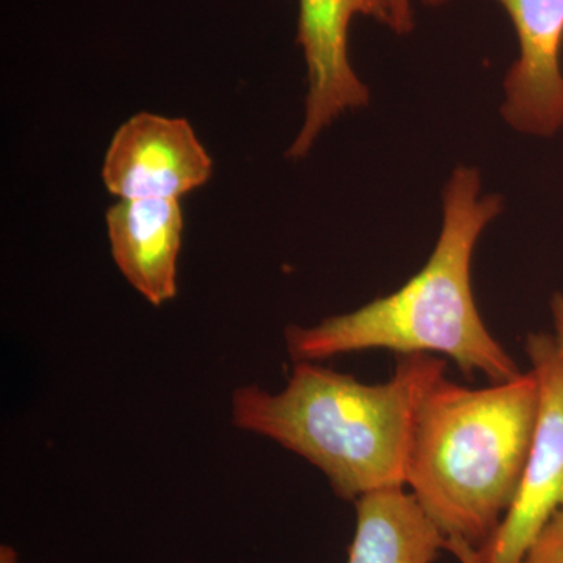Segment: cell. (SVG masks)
Listing matches in <instances>:
<instances>
[{"instance_id":"obj_1","label":"cell","mask_w":563,"mask_h":563,"mask_svg":"<svg viewBox=\"0 0 563 563\" xmlns=\"http://www.w3.org/2000/svg\"><path fill=\"white\" fill-rule=\"evenodd\" d=\"M446 372L432 354L399 355L387 383L368 385L317 362H295L280 393L244 385L232 393L235 428L312 463L344 501L406 487L415 420Z\"/></svg>"},{"instance_id":"obj_2","label":"cell","mask_w":563,"mask_h":563,"mask_svg":"<svg viewBox=\"0 0 563 563\" xmlns=\"http://www.w3.org/2000/svg\"><path fill=\"white\" fill-rule=\"evenodd\" d=\"M498 195H481V174L459 166L443 190L439 242L420 273L399 290L320 324L288 325L285 343L295 362H318L350 352L448 355L466 376L492 384L514 379L517 363L488 332L474 301V247L499 213Z\"/></svg>"},{"instance_id":"obj_3","label":"cell","mask_w":563,"mask_h":563,"mask_svg":"<svg viewBox=\"0 0 563 563\" xmlns=\"http://www.w3.org/2000/svg\"><path fill=\"white\" fill-rule=\"evenodd\" d=\"M539 415L532 372L485 388L440 377L426 393L407 461L406 487L446 539L479 550L521 483Z\"/></svg>"},{"instance_id":"obj_4","label":"cell","mask_w":563,"mask_h":563,"mask_svg":"<svg viewBox=\"0 0 563 563\" xmlns=\"http://www.w3.org/2000/svg\"><path fill=\"white\" fill-rule=\"evenodd\" d=\"M526 354L539 384V415L523 476L490 539L479 550L454 551L461 563H520L563 509V358L548 333H531Z\"/></svg>"},{"instance_id":"obj_5","label":"cell","mask_w":563,"mask_h":563,"mask_svg":"<svg viewBox=\"0 0 563 563\" xmlns=\"http://www.w3.org/2000/svg\"><path fill=\"white\" fill-rule=\"evenodd\" d=\"M355 16L391 25V0H299L298 36L307 66L306 117L287 157L309 155L340 114L369 103V90L351 65L350 27Z\"/></svg>"},{"instance_id":"obj_6","label":"cell","mask_w":563,"mask_h":563,"mask_svg":"<svg viewBox=\"0 0 563 563\" xmlns=\"http://www.w3.org/2000/svg\"><path fill=\"white\" fill-rule=\"evenodd\" d=\"M213 161L190 122L140 111L118 128L102 180L120 201L180 199L210 180Z\"/></svg>"},{"instance_id":"obj_7","label":"cell","mask_w":563,"mask_h":563,"mask_svg":"<svg viewBox=\"0 0 563 563\" xmlns=\"http://www.w3.org/2000/svg\"><path fill=\"white\" fill-rule=\"evenodd\" d=\"M517 32V62L504 79V120L515 131L554 136L563 128V0H498Z\"/></svg>"},{"instance_id":"obj_8","label":"cell","mask_w":563,"mask_h":563,"mask_svg":"<svg viewBox=\"0 0 563 563\" xmlns=\"http://www.w3.org/2000/svg\"><path fill=\"white\" fill-rule=\"evenodd\" d=\"M106 221L111 257L124 279L154 307L173 301L185 228L180 199L118 201Z\"/></svg>"},{"instance_id":"obj_9","label":"cell","mask_w":563,"mask_h":563,"mask_svg":"<svg viewBox=\"0 0 563 563\" xmlns=\"http://www.w3.org/2000/svg\"><path fill=\"white\" fill-rule=\"evenodd\" d=\"M355 504L347 563H435L446 539L404 487L368 493Z\"/></svg>"},{"instance_id":"obj_10","label":"cell","mask_w":563,"mask_h":563,"mask_svg":"<svg viewBox=\"0 0 563 563\" xmlns=\"http://www.w3.org/2000/svg\"><path fill=\"white\" fill-rule=\"evenodd\" d=\"M520 563H563V509L544 526Z\"/></svg>"},{"instance_id":"obj_11","label":"cell","mask_w":563,"mask_h":563,"mask_svg":"<svg viewBox=\"0 0 563 563\" xmlns=\"http://www.w3.org/2000/svg\"><path fill=\"white\" fill-rule=\"evenodd\" d=\"M428 7H442L450 0H421ZM415 27L412 0H391V25L393 32L398 35H409Z\"/></svg>"},{"instance_id":"obj_12","label":"cell","mask_w":563,"mask_h":563,"mask_svg":"<svg viewBox=\"0 0 563 563\" xmlns=\"http://www.w3.org/2000/svg\"><path fill=\"white\" fill-rule=\"evenodd\" d=\"M551 312H553L555 346L563 358V292H555L551 299Z\"/></svg>"},{"instance_id":"obj_13","label":"cell","mask_w":563,"mask_h":563,"mask_svg":"<svg viewBox=\"0 0 563 563\" xmlns=\"http://www.w3.org/2000/svg\"><path fill=\"white\" fill-rule=\"evenodd\" d=\"M0 563H21V561L13 548L3 544L0 548Z\"/></svg>"}]
</instances>
